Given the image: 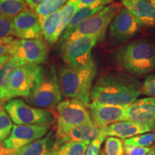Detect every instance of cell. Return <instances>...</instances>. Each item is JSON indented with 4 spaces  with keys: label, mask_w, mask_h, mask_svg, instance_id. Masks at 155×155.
<instances>
[{
    "label": "cell",
    "mask_w": 155,
    "mask_h": 155,
    "mask_svg": "<svg viewBox=\"0 0 155 155\" xmlns=\"http://www.w3.org/2000/svg\"><path fill=\"white\" fill-rule=\"evenodd\" d=\"M57 139L62 138L78 126L93 123L88 106L76 99L69 98L61 101L57 106Z\"/></svg>",
    "instance_id": "obj_5"
},
{
    "label": "cell",
    "mask_w": 155,
    "mask_h": 155,
    "mask_svg": "<svg viewBox=\"0 0 155 155\" xmlns=\"http://www.w3.org/2000/svg\"><path fill=\"white\" fill-rule=\"evenodd\" d=\"M104 152L105 155H124L123 142L118 137H108L105 140Z\"/></svg>",
    "instance_id": "obj_29"
},
{
    "label": "cell",
    "mask_w": 155,
    "mask_h": 155,
    "mask_svg": "<svg viewBox=\"0 0 155 155\" xmlns=\"http://www.w3.org/2000/svg\"><path fill=\"white\" fill-rule=\"evenodd\" d=\"M151 1H152V2H153V3H154V5H155V0H151Z\"/></svg>",
    "instance_id": "obj_41"
},
{
    "label": "cell",
    "mask_w": 155,
    "mask_h": 155,
    "mask_svg": "<svg viewBox=\"0 0 155 155\" xmlns=\"http://www.w3.org/2000/svg\"><path fill=\"white\" fill-rule=\"evenodd\" d=\"M57 142L55 131H51L41 139L16 150H10L0 144V155H48Z\"/></svg>",
    "instance_id": "obj_16"
},
{
    "label": "cell",
    "mask_w": 155,
    "mask_h": 155,
    "mask_svg": "<svg viewBox=\"0 0 155 155\" xmlns=\"http://www.w3.org/2000/svg\"><path fill=\"white\" fill-rule=\"evenodd\" d=\"M147 155H155V147H153L152 150H150V152L147 153Z\"/></svg>",
    "instance_id": "obj_38"
},
{
    "label": "cell",
    "mask_w": 155,
    "mask_h": 155,
    "mask_svg": "<svg viewBox=\"0 0 155 155\" xmlns=\"http://www.w3.org/2000/svg\"><path fill=\"white\" fill-rule=\"evenodd\" d=\"M141 86L127 73L113 71L102 75L93 87L92 102L115 106H127L137 100Z\"/></svg>",
    "instance_id": "obj_1"
},
{
    "label": "cell",
    "mask_w": 155,
    "mask_h": 155,
    "mask_svg": "<svg viewBox=\"0 0 155 155\" xmlns=\"http://www.w3.org/2000/svg\"><path fill=\"white\" fill-rule=\"evenodd\" d=\"M98 41L96 36H85L65 42L61 45L63 60L68 66H86L93 61L92 50Z\"/></svg>",
    "instance_id": "obj_8"
},
{
    "label": "cell",
    "mask_w": 155,
    "mask_h": 155,
    "mask_svg": "<svg viewBox=\"0 0 155 155\" xmlns=\"http://www.w3.org/2000/svg\"><path fill=\"white\" fill-rule=\"evenodd\" d=\"M9 55L22 58L27 63L40 65L48 56L47 45L41 39H16L9 44Z\"/></svg>",
    "instance_id": "obj_9"
},
{
    "label": "cell",
    "mask_w": 155,
    "mask_h": 155,
    "mask_svg": "<svg viewBox=\"0 0 155 155\" xmlns=\"http://www.w3.org/2000/svg\"><path fill=\"white\" fill-rule=\"evenodd\" d=\"M122 68L135 76H143L155 70V44L138 40L122 48L117 55Z\"/></svg>",
    "instance_id": "obj_3"
},
{
    "label": "cell",
    "mask_w": 155,
    "mask_h": 155,
    "mask_svg": "<svg viewBox=\"0 0 155 155\" xmlns=\"http://www.w3.org/2000/svg\"><path fill=\"white\" fill-rule=\"evenodd\" d=\"M121 8V5L119 3H111L105 6L81 24L65 42L85 36H96L99 39V41H102L105 38L108 26H110L114 17L119 12Z\"/></svg>",
    "instance_id": "obj_6"
},
{
    "label": "cell",
    "mask_w": 155,
    "mask_h": 155,
    "mask_svg": "<svg viewBox=\"0 0 155 155\" xmlns=\"http://www.w3.org/2000/svg\"><path fill=\"white\" fill-rule=\"evenodd\" d=\"M106 137H100L91 142L87 148L85 155H101V147Z\"/></svg>",
    "instance_id": "obj_34"
},
{
    "label": "cell",
    "mask_w": 155,
    "mask_h": 155,
    "mask_svg": "<svg viewBox=\"0 0 155 155\" xmlns=\"http://www.w3.org/2000/svg\"><path fill=\"white\" fill-rule=\"evenodd\" d=\"M126 106L91 102L88 109L94 124L104 128L116 122L127 121Z\"/></svg>",
    "instance_id": "obj_13"
},
{
    "label": "cell",
    "mask_w": 155,
    "mask_h": 155,
    "mask_svg": "<svg viewBox=\"0 0 155 155\" xmlns=\"http://www.w3.org/2000/svg\"><path fill=\"white\" fill-rule=\"evenodd\" d=\"M12 121L5 108H0V144L5 141L10 135L12 130Z\"/></svg>",
    "instance_id": "obj_28"
},
{
    "label": "cell",
    "mask_w": 155,
    "mask_h": 155,
    "mask_svg": "<svg viewBox=\"0 0 155 155\" xmlns=\"http://www.w3.org/2000/svg\"><path fill=\"white\" fill-rule=\"evenodd\" d=\"M27 63L22 58L11 57L10 59L0 68V100L7 101L8 87L16 70Z\"/></svg>",
    "instance_id": "obj_20"
},
{
    "label": "cell",
    "mask_w": 155,
    "mask_h": 155,
    "mask_svg": "<svg viewBox=\"0 0 155 155\" xmlns=\"http://www.w3.org/2000/svg\"><path fill=\"white\" fill-rule=\"evenodd\" d=\"M15 35L13 19L0 15V39Z\"/></svg>",
    "instance_id": "obj_30"
},
{
    "label": "cell",
    "mask_w": 155,
    "mask_h": 155,
    "mask_svg": "<svg viewBox=\"0 0 155 155\" xmlns=\"http://www.w3.org/2000/svg\"><path fill=\"white\" fill-rule=\"evenodd\" d=\"M127 121L147 125L155 129V98L137 99L126 106Z\"/></svg>",
    "instance_id": "obj_14"
},
{
    "label": "cell",
    "mask_w": 155,
    "mask_h": 155,
    "mask_svg": "<svg viewBox=\"0 0 155 155\" xmlns=\"http://www.w3.org/2000/svg\"><path fill=\"white\" fill-rule=\"evenodd\" d=\"M25 9V0H0V15L13 19Z\"/></svg>",
    "instance_id": "obj_24"
},
{
    "label": "cell",
    "mask_w": 155,
    "mask_h": 155,
    "mask_svg": "<svg viewBox=\"0 0 155 155\" xmlns=\"http://www.w3.org/2000/svg\"><path fill=\"white\" fill-rule=\"evenodd\" d=\"M97 68L94 60L86 66H65L60 70L59 83L62 94L71 99H76L88 107L93 82Z\"/></svg>",
    "instance_id": "obj_2"
},
{
    "label": "cell",
    "mask_w": 155,
    "mask_h": 155,
    "mask_svg": "<svg viewBox=\"0 0 155 155\" xmlns=\"http://www.w3.org/2000/svg\"><path fill=\"white\" fill-rule=\"evenodd\" d=\"M41 25L42 35L48 44L53 45L60 38L59 28L61 23L60 10L45 17H39Z\"/></svg>",
    "instance_id": "obj_21"
},
{
    "label": "cell",
    "mask_w": 155,
    "mask_h": 155,
    "mask_svg": "<svg viewBox=\"0 0 155 155\" xmlns=\"http://www.w3.org/2000/svg\"><path fill=\"white\" fill-rule=\"evenodd\" d=\"M68 0H46L44 3L35 9L39 17L50 15L55 12L61 10Z\"/></svg>",
    "instance_id": "obj_26"
},
{
    "label": "cell",
    "mask_w": 155,
    "mask_h": 155,
    "mask_svg": "<svg viewBox=\"0 0 155 155\" xmlns=\"http://www.w3.org/2000/svg\"><path fill=\"white\" fill-rule=\"evenodd\" d=\"M41 65L26 63L16 70L8 87L7 100L30 96L40 73Z\"/></svg>",
    "instance_id": "obj_10"
},
{
    "label": "cell",
    "mask_w": 155,
    "mask_h": 155,
    "mask_svg": "<svg viewBox=\"0 0 155 155\" xmlns=\"http://www.w3.org/2000/svg\"><path fill=\"white\" fill-rule=\"evenodd\" d=\"M101 155H105V154H104V152H102L101 153Z\"/></svg>",
    "instance_id": "obj_40"
},
{
    "label": "cell",
    "mask_w": 155,
    "mask_h": 155,
    "mask_svg": "<svg viewBox=\"0 0 155 155\" xmlns=\"http://www.w3.org/2000/svg\"><path fill=\"white\" fill-rule=\"evenodd\" d=\"M50 124L14 125L9 137L2 143L7 149L16 150L41 139L50 132Z\"/></svg>",
    "instance_id": "obj_11"
},
{
    "label": "cell",
    "mask_w": 155,
    "mask_h": 155,
    "mask_svg": "<svg viewBox=\"0 0 155 155\" xmlns=\"http://www.w3.org/2000/svg\"><path fill=\"white\" fill-rule=\"evenodd\" d=\"M2 103H3V101L2 100H0V108L1 107H2Z\"/></svg>",
    "instance_id": "obj_39"
},
{
    "label": "cell",
    "mask_w": 155,
    "mask_h": 155,
    "mask_svg": "<svg viewBox=\"0 0 155 155\" xmlns=\"http://www.w3.org/2000/svg\"><path fill=\"white\" fill-rule=\"evenodd\" d=\"M10 58H11V56L9 55H4V56H2V57H0V68H1L2 67L9 59H10Z\"/></svg>",
    "instance_id": "obj_37"
},
{
    "label": "cell",
    "mask_w": 155,
    "mask_h": 155,
    "mask_svg": "<svg viewBox=\"0 0 155 155\" xmlns=\"http://www.w3.org/2000/svg\"><path fill=\"white\" fill-rule=\"evenodd\" d=\"M104 7H83V8L78 9L75 14L73 15L72 18L68 25L66 29L64 31L63 36L61 37L60 43L63 44V42L66 41V40L68 38V37L73 33L76 29L78 28L81 24H83L85 21L92 17L93 15L100 11Z\"/></svg>",
    "instance_id": "obj_22"
},
{
    "label": "cell",
    "mask_w": 155,
    "mask_h": 155,
    "mask_svg": "<svg viewBox=\"0 0 155 155\" xmlns=\"http://www.w3.org/2000/svg\"><path fill=\"white\" fill-rule=\"evenodd\" d=\"M114 0H78V9L88 7H105L111 4Z\"/></svg>",
    "instance_id": "obj_32"
},
{
    "label": "cell",
    "mask_w": 155,
    "mask_h": 155,
    "mask_svg": "<svg viewBox=\"0 0 155 155\" xmlns=\"http://www.w3.org/2000/svg\"><path fill=\"white\" fill-rule=\"evenodd\" d=\"M152 147H135L131 145H124L126 155H147L150 152Z\"/></svg>",
    "instance_id": "obj_33"
},
{
    "label": "cell",
    "mask_w": 155,
    "mask_h": 155,
    "mask_svg": "<svg viewBox=\"0 0 155 155\" xmlns=\"http://www.w3.org/2000/svg\"><path fill=\"white\" fill-rule=\"evenodd\" d=\"M14 40L12 37L0 39V57L9 55V44Z\"/></svg>",
    "instance_id": "obj_35"
},
{
    "label": "cell",
    "mask_w": 155,
    "mask_h": 155,
    "mask_svg": "<svg viewBox=\"0 0 155 155\" xmlns=\"http://www.w3.org/2000/svg\"><path fill=\"white\" fill-rule=\"evenodd\" d=\"M154 141L155 133H146L124 139L123 141V144L124 145H131L135 147H150Z\"/></svg>",
    "instance_id": "obj_27"
},
{
    "label": "cell",
    "mask_w": 155,
    "mask_h": 155,
    "mask_svg": "<svg viewBox=\"0 0 155 155\" xmlns=\"http://www.w3.org/2000/svg\"><path fill=\"white\" fill-rule=\"evenodd\" d=\"M4 108L16 125L51 124L55 121V116L49 110L35 107L18 98L9 100Z\"/></svg>",
    "instance_id": "obj_7"
},
{
    "label": "cell",
    "mask_w": 155,
    "mask_h": 155,
    "mask_svg": "<svg viewBox=\"0 0 155 155\" xmlns=\"http://www.w3.org/2000/svg\"><path fill=\"white\" fill-rule=\"evenodd\" d=\"M78 10V0H68L67 3L60 10L61 14V23H60L59 34L61 36L66 29L68 25L75 12Z\"/></svg>",
    "instance_id": "obj_25"
},
{
    "label": "cell",
    "mask_w": 155,
    "mask_h": 155,
    "mask_svg": "<svg viewBox=\"0 0 155 155\" xmlns=\"http://www.w3.org/2000/svg\"><path fill=\"white\" fill-rule=\"evenodd\" d=\"M25 1L31 9H35L37 7L44 3L46 0H25Z\"/></svg>",
    "instance_id": "obj_36"
},
{
    "label": "cell",
    "mask_w": 155,
    "mask_h": 155,
    "mask_svg": "<svg viewBox=\"0 0 155 155\" xmlns=\"http://www.w3.org/2000/svg\"><path fill=\"white\" fill-rule=\"evenodd\" d=\"M62 95L55 68L53 65L48 68L42 66L31 94L25 99L31 106L48 109L61 103Z\"/></svg>",
    "instance_id": "obj_4"
},
{
    "label": "cell",
    "mask_w": 155,
    "mask_h": 155,
    "mask_svg": "<svg viewBox=\"0 0 155 155\" xmlns=\"http://www.w3.org/2000/svg\"><path fill=\"white\" fill-rule=\"evenodd\" d=\"M100 137H106L103 134L102 128L96 127L94 123L84 124L73 129L62 138L57 139L56 146H61L68 142H86L90 144Z\"/></svg>",
    "instance_id": "obj_19"
},
{
    "label": "cell",
    "mask_w": 155,
    "mask_h": 155,
    "mask_svg": "<svg viewBox=\"0 0 155 155\" xmlns=\"http://www.w3.org/2000/svg\"><path fill=\"white\" fill-rule=\"evenodd\" d=\"M89 143L68 142L56 146L48 155H85Z\"/></svg>",
    "instance_id": "obj_23"
},
{
    "label": "cell",
    "mask_w": 155,
    "mask_h": 155,
    "mask_svg": "<svg viewBox=\"0 0 155 155\" xmlns=\"http://www.w3.org/2000/svg\"><path fill=\"white\" fill-rule=\"evenodd\" d=\"M141 27L130 12L124 7L110 24L109 37L115 43H122L134 36Z\"/></svg>",
    "instance_id": "obj_12"
},
{
    "label": "cell",
    "mask_w": 155,
    "mask_h": 155,
    "mask_svg": "<svg viewBox=\"0 0 155 155\" xmlns=\"http://www.w3.org/2000/svg\"><path fill=\"white\" fill-rule=\"evenodd\" d=\"M15 35L21 39H40L42 35L39 16L31 9H25L13 18Z\"/></svg>",
    "instance_id": "obj_15"
},
{
    "label": "cell",
    "mask_w": 155,
    "mask_h": 155,
    "mask_svg": "<svg viewBox=\"0 0 155 155\" xmlns=\"http://www.w3.org/2000/svg\"><path fill=\"white\" fill-rule=\"evenodd\" d=\"M141 26H155V5L151 0H121Z\"/></svg>",
    "instance_id": "obj_17"
},
{
    "label": "cell",
    "mask_w": 155,
    "mask_h": 155,
    "mask_svg": "<svg viewBox=\"0 0 155 155\" xmlns=\"http://www.w3.org/2000/svg\"><path fill=\"white\" fill-rule=\"evenodd\" d=\"M141 93L155 98V73L148 75L141 86Z\"/></svg>",
    "instance_id": "obj_31"
},
{
    "label": "cell",
    "mask_w": 155,
    "mask_h": 155,
    "mask_svg": "<svg viewBox=\"0 0 155 155\" xmlns=\"http://www.w3.org/2000/svg\"><path fill=\"white\" fill-rule=\"evenodd\" d=\"M154 130H155L154 129L147 125L130 121L116 122L108 127L102 128L103 134L106 137H114L122 139H129Z\"/></svg>",
    "instance_id": "obj_18"
}]
</instances>
